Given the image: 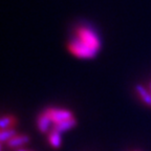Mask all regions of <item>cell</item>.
Segmentation results:
<instances>
[{"label": "cell", "mask_w": 151, "mask_h": 151, "mask_svg": "<svg viewBox=\"0 0 151 151\" xmlns=\"http://www.w3.org/2000/svg\"><path fill=\"white\" fill-rule=\"evenodd\" d=\"M50 123L52 120L50 119V116H47V113L43 112L41 113L39 118H38V121H37V124H38V128L40 130L42 133H50Z\"/></svg>", "instance_id": "cell-5"}, {"label": "cell", "mask_w": 151, "mask_h": 151, "mask_svg": "<svg viewBox=\"0 0 151 151\" xmlns=\"http://www.w3.org/2000/svg\"><path fill=\"white\" fill-rule=\"evenodd\" d=\"M48 142H50V146L55 149H58L61 147V134L60 132H58L57 130L52 129V131L48 133Z\"/></svg>", "instance_id": "cell-8"}, {"label": "cell", "mask_w": 151, "mask_h": 151, "mask_svg": "<svg viewBox=\"0 0 151 151\" xmlns=\"http://www.w3.org/2000/svg\"><path fill=\"white\" fill-rule=\"evenodd\" d=\"M15 151H27V150H24V149H21V148H19V149H16Z\"/></svg>", "instance_id": "cell-11"}, {"label": "cell", "mask_w": 151, "mask_h": 151, "mask_svg": "<svg viewBox=\"0 0 151 151\" xmlns=\"http://www.w3.org/2000/svg\"><path fill=\"white\" fill-rule=\"evenodd\" d=\"M135 91L139 94V97L141 98V100L146 104L147 106L151 107V92L149 90H147L146 88L141 84H137L135 86Z\"/></svg>", "instance_id": "cell-7"}, {"label": "cell", "mask_w": 151, "mask_h": 151, "mask_svg": "<svg viewBox=\"0 0 151 151\" xmlns=\"http://www.w3.org/2000/svg\"><path fill=\"white\" fill-rule=\"evenodd\" d=\"M45 112L47 113V116H50V119L52 120V122L54 124L60 123L62 121L68 120V119L73 118V113L69 110H63V109H54L50 108L45 110Z\"/></svg>", "instance_id": "cell-3"}, {"label": "cell", "mask_w": 151, "mask_h": 151, "mask_svg": "<svg viewBox=\"0 0 151 151\" xmlns=\"http://www.w3.org/2000/svg\"><path fill=\"white\" fill-rule=\"evenodd\" d=\"M77 40L83 44L84 46H86L87 48L91 50L92 52H97L98 50L100 48V42L99 39L93 32H91L88 28L85 27H80L77 29Z\"/></svg>", "instance_id": "cell-1"}, {"label": "cell", "mask_w": 151, "mask_h": 151, "mask_svg": "<svg viewBox=\"0 0 151 151\" xmlns=\"http://www.w3.org/2000/svg\"><path fill=\"white\" fill-rule=\"evenodd\" d=\"M17 124V120L14 116H3L0 120V128L1 130L9 129V128H14Z\"/></svg>", "instance_id": "cell-9"}, {"label": "cell", "mask_w": 151, "mask_h": 151, "mask_svg": "<svg viewBox=\"0 0 151 151\" xmlns=\"http://www.w3.org/2000/svg\"><path fill=\"white\" fill-rule=\"evenodd\" d=\"M68 48L75 56L80 57V58H91L96 55V52L87 48L86 46H84L83 44H81L77 39L73 40L71 43H69Z\"/></svg>", "instance_id": "cell-2"}, {"label": "cell", "mask_w": 151, "mask_h": 151, "mask_svg": "<svg viewBox=\"0 0 151 151\" xmlns=\"http://www.w3.org/2000/svg\"><path fill=\"white\" fill-rule=\"evenodd\" d=\"M76 125H77V121H76L75 118H71V119H68V120L62 121V122L55 124L52 129L57 130L58 132L61 133V132H63V131L71 129V128H73Z\"/></svg>", "instance_id": "cell-6"}, {"label": "cell", "mask_w": 151, "mask_h": 151, "mask_svg": "<svg viewBox=\"0 0 151 151\" xmlns=\"http://www.w3.org/2000/svg\"><path fill=\"white\" fill-rule=\"evenodd\" d=\"M17 130L15 128H9V129H4L0 131V142L4 144V143H7L11 139L17 135Z\"/></svg>", "instance_id": "cell-10"}, {"label": "cell", "mask_w": 151, "mask_h": 151, "mask_svg": "<svg viewBox=\"0 0 151 151\" xmlns=\"http://www.w3.org/2000/svg\"><path fill=\"white\" fill-rule=\"evenodd\" d=\"M31 142V137L27 134H17L15 135L13 139H11L6 143L7 147L11 149H19L20 147L24 146V145L28 144Z\"/></svg>", "instance_id": "cell-4"}, {"label": "cell", "mask_w": 151, "mask_h": 151, "mask_svg": "<svg viewBox=\"0 0 151 151\" xmlns=\"http://www.w3.org/2000/svg\"><path fill=\"white\" fill-rule=\"evenodd\" d=\"M149 91L151 92V82H150V84H149Z\"/></svg>", "instance_id": "cell-12"}]
</instances>
